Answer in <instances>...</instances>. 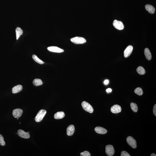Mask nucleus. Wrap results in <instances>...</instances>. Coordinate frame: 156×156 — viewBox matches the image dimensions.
<instances>
[{
	"mask_svg": "<svg viewBox=\"0 0 156 156\" xmlns=\"http://www.w3.org/2000/svg\"><path fill=\"white\" fill-rule=\"evenodd\" d=\"M133 50V47L132 45H129L125 49L124 51V57L127 58L129 57L132 54Z\"/></svg>",
	"mask_w": 156,
	"mask_h": 156,
	"instance_id": "obj_10",
	"label": "nucleus"
},
{
	"mask_svg": "<svg viewBox=\"0 0 156 156\" xmlns=\"http://www.w3.org/2000/svg\"><path fill=\"white\" fill-rule=\"evenodd\" d=\"M23 89V87L21 85H18L13 87L12 89L13 93L15 94L18 93L19 92L22 91Z\"/></svg>",
	"mask_w": 156,
	"mask_h": 156,
	"instance_id": "obj_14",
	"label": "nucleus"
},
{
	"mask_svg": "<svg viewBox=\"0 0 156 156\" xmlns=\"http://www.w3.org/2000/svg\"><path fill=\"white\" fill-rule=\"evenodd\" d=\"M33 83L35 86H38L42 85L43 82L40 79H35L33 81Z\"/></svg>",
	"mask_w": 156,
	"mask_h": 156,
	"instance_id": "obj_18",
	"label": "nucleus"
},
{
	"mask_svg": "<svg viewBox=\"0 0 156 156\" xmlns=\"http://www.w3.org/2000/svg\"><path fill=\"white\" fill-rule=\"evenodd\" d=\"M71 41L72 43L76 44H83L86 43V40L84 38L81 37L76 36L71 38Z\"/></svg>",
	"mask_w": 156,
	"mask_h": 156,
	"instance_id": "obj_1",
	"label": "nucleus"
},
{
	"mask_svg": "<svg viewBox=\"0 0 156 156\" xmlns=\"http://www.w3.org/2000/svg\"><path fill=\"white\" fill-rule=\"evenodd\" d=\"M82 106L85 111L90 113H92L93 112V107L90 104L85 101L82 102Z\"/></svg>",
	"mask_w": 156,
	"mask_h": 156,
	"instance_id": "obj_3",
	"label": "nucleus"
},
{
	"mask_svg": "<svg viewBox=\"0 0 156 156\" xmlns=\"http://www.w3.org/2000/svg\"><path fill=\"white\" fill-rule=\"evenodd\" d=\"M74 126L73 125L69 126L67 128V134L68 136H72L75 132Z\"/></svg>",
	"mask_w": 156,
	"mask_h": 156,
	"instance_id": "obj_13",
	"label": "nucleus"
},
{
	"mask_svg": "<svg viewBox=\"0 0 156 156\" xmlns=\"http://www.w3.org/2000/svg\"><path fill=\"white\" fill-rule=\"evenodd\" d=\"M150 156H156V154L154 153H152L151 154V155H150Z\"/></svg>",
	"mask_w": 156,
	"mask_h": 156,
	"instance_id": "obj_30",
	"label": "nucleus"
},
{
	"mask_svg": "<svg viewBox=\"0 0 156 156\" xmlns=\"http://www.w3.org/2000/svg\"><path fill=\"white\" fill-rule=\"evenodd\" d=\"M137 72L140 75H143L145 74V71L143 67L140 66L138 67L136 69Z\"/></svg>",
	"mask_w": 156,
	"mask_h": 156,
	"instance_id": "obj_20",
	"label": "nucleus"
},
{
	"mask_svg": "<svg viewBox=\"0 0 156 156\" xmlns=\"http://www.w3.org/2000/svg\"><path fill=\"white\" fill-rule=\"evenodd\" d=\"M47 112L45 110H40L37 114L35 118V121L36 122H40L45 116Z\"/></svg>",
	"mask_w": 156,
	"mask_h": 156,
	"instance_id": "obj_2",
	"label": "nucleus"
},
{
	"mask_svg": "<svg viewBox=\"0 0 156 156\" xmlns=\"http://www.w3.org/2000/svg\"><path fill=\"white\" fill-rule=\"evenodd\" d=\"M23 112L22 109H15L13 111V115L15 118H20L22 115Z\"/></svg>",
	"mask_w": 156,
	"mask_h": 156,
	"instance_id": "obj_8",
	"label": "nucleus"
},
{
	"mask_svg": "<svg viewBox=\"0 0 156 156\" xmlns=\"http://www.w3.org/2000/svg\"><path fill=\"white\" fill-rule=\"evenodd\" d=\"M144 54L146 58L148 60L150 61L151 60L152 58V55L151 52H150L149 49L148 48H146L144 49Z\"/></svg>",
	"mask_w": 156,
	"mask_h": 156,
	"instance_id": "obj_16",
	"label": "nucleus"
},
{
	"mask_svg": "<svg viewBox=\"0 0 156 156\" xmlns=\"http://www.w3.org/2000/svg\"><path fill=\"white\" fill-rule=\"evenodd\" d=\"M134 92L136 94L139 96L142 95L143 93V90L142 88L140 87L136 88L134 90Z\"/></svg>",
	"mask_w": 156,
	"mask_h": 156,
	"instance_id": "obj_23",
	"label": "nucleus"
},
{
	"mask_svg": "<svg viewBox=\"0 0 156 156\" xmlns=\"http://www.w3.org/2000/svg\"><path fill=\"white\" fill-rule=\"evenodd\" d=\"M111 112L113 113H118L121 112V108L120 106L115 105L111 107Z\"/></svg>",
	"mask_w": 156,
	"mask_h": 156,
	"instance_id": "obj_11",
	"label": "nucleus"
},
{
	"mask_svg": "<svg viewBox=\"0 0 156 156\" xmlns=\"http://www.w3.org/2000/svg\"><path fill=\"white\" fill-rule=\"evenodd\" d=\"M32 58L34 60L36 63L39 64H43L44 63L43 61L40 60L35 55H33L32 56Z\"/></svg>",
	"mask_w": 156,
	"mask_h": 156,
	"instance_id": "obj_22",
	"label": "nucleus"
},
{
	"mask_svg": "<svg viewBox=\"0 0 156 156\" xmlns=\"http://www.w3.org/2000/svg\"><path fill=\"white\" fill-rule=\"evenodd\" d=\"M27 133H28L29 134V133H30V132H27Z\"/></svg>",
	"mask_w": 156,
	"mask_h": 156,
	"instance_id": "obj_31",
	"label": "nucleus"
},
{
	"mask_svg": "<svg viewBox=\"0 0 156 156\" xmlns=\"http://www.w3.org/2000/svg\"><path fill=\"white\" fill-rule=\"evenodd\" d=\"M95 130L96 133L99 134H104L107 132V131L106 129L99 126L96 127L95 129Z\"/></svg>",
	"mask_w": 156,
	"mask_h": 156,
	"instance_id": "obj_12",
	"label": "nucleus"
},
{
	"mask_svg": "<svg viewBox=\"0 0 156 156\" xmlns=\"http://www.w3.org/2000/svg\"><path fill=\"white\" fill-rule=\"evenodd\" d=\"M80 155L81 156H90L91 154L89 152L87 151H85L80 154Z\"/></svg>",
	"mask_w": 156,
	"mask_h": 156,
	"instance_id": "obj_25",
	"label": "nucleus"
},
{
	"mask_svg": "<svg viewBox=\"0 0 156 156\" xmlns=\"http://www.w3.org/2000/svg\"><path fill=\"white\" fill-rule=\"evenodd\" d=\"M109 82V81L108 80H106L104 82V83L105 85H107L108 84Z\"/></svg>",
	"mask_w": 156,
	"mask_h": 156,
	"instance_id": "obj_29",
	"label": "nucleus"
},
{
	"mask_svg": "<svg viewBox=\"0 0 156 156\" xmlns=\"http://www.w3.org/2000/svg\"><path fill=\"white\" fill-rule=\"evenodd\" d=\"M113 25L115 27L119 30H121L124 28V26L123 23L120 21L115 20L113 21Z\"/></svg>",
	"mask_w": 156,
	"mask_h": 156,
	"instance_id": "obj_6",
	"label": "nucleus"
},
{
	"mask_svg": "<svg viewBox=\"0 0 156 156\" xmlns=\"http://www.w3.org/2000/svg\"><path fill=\"white\" fill-rule=\"evenodd\" d=\"M17 119H18H18H18V118H17Z\"/></svg>",
	"mask_w": 156,
	"mask_h": 156,
	"instance_id": "obj_32",
	"label": "nucleus"
},
{
	"mask_svg": "<svg viewBox=\"0 0 156 156\" xmlns=\"http://www.w3.org/2000/svg\"><path fill=\"white\" fill-rule=\"evenodd\" d=\"M130 107L131 109L134 112L136 113L137 112L138 108L137 105L135 103H131L130 104Z\"/></svg>",
	"mask_w": 156,
	"mask_h": 156,
	"instance_id": "obj_21",
	"label": "nucleus"
},
{
	"mask_svg": "<svg viewBox=\"0 0 156 156\" xmlns=\"http://www.w3.org/2000/svg\"><path fill=\"white\" fill-rule=\"evenodd\" d=\"M106 91L108 93H110L112 91V89L111 88H108L106 90Z\"/></svg>",
	"mask_w": 156,
	"mask_h": 156,
	"instance_id": "obj_28",
	"label": "nucleus"
},
{
	"mask_svg": "<svg viewBox=\"0 0 156 156\" xmlns=\"http://www.w3.org/2000/svg\"><path fill=\"white\" fill-rule=\"evenodd\" d=\"M5 142L4 140V138L0 134V144L1 146H4L5 145Z\"/></svg>",
	"mask_w": 156,
	"mask_h": 156,
	"instance_id": "obj_24",
	"label": "nucleus"
},
{
	"mask_svg": "<svg viewBox=\"0 0 156 156\" xmlns=\"http://www.w3.org/2000/svg\"><path fill=\"white\" fill-rule=\"evenodd\" d=\"M127 142L131 147L134 149L137 147L136 142L132 136H129L126 139Z\"/></svg>",
	"mask_w": 156,
	"mask_h": 156,
	"instance_id": "obj_4",
	"label": "nucleus"
},
{
	"mask_svg": "<svg viewBox=\"0 0 156 156\" xmlns=\"http://www.w3.org/2000/svg\"><path fill=\"white\" fill-rule=\"evenodd\" d=\"M17 134L20 137L23 138L28 139L30 137L29 134L22 130H19L17 131Z\"/></svg>",
	"mask_w": 156,
	"mask_h": 156,
	"instance_id": "obj_9",
	"label": "nucleus"
},
{
	"mask_svg": "<svg viewBox=\"0 0 156 156\" xmlns=\"http://www.w3.org/2000/svg\"><path fill=\"white\" fill-rule=\"evenodd\" d=\"M65 114L63 112H59L55 114L54 118L57 119H61L65 117Z\"/></svg>",
	"mask_w": 156,
	"mask_h": 156,
	"instance_id": "obj_17",
	"label": "nucleus"
},
{
	"mask_svg": "<svg viewBox=\"0 0 156 156\" xmlns=\"http://www.w3.org/2000/svg\"><path fill=\"white\" fill-rule=\"evenodd\" d=\"M115 151L113 145H108L106 147V153L108 155L112 156L114 155Z\"/></svg>",
	"mask_w": 156,
	"mask_h": 156,
	"instance_id": "obj_5",
	"label": "nucleus"
},
{
	"mask_svg": "<svg viewBox=\"0 0 156 156\" xmlns=\"http://www.w3.org/2000/svg\"><path fill=\"white\" fill-rule=\"evenodd\" d=\"M17 40H18L20 36L22 34V30L20 27H17L16 29Z\"/></svg>",
	"mask_w": 156,
	"mask_h": 156,
	"instance_id": "obj_19",
	"label": "nucleus"
},
{
	"mask_svg": "<svg viewBox=\"0 0 156 156\" xmlns=\"http://www.w3.org/2000/svg\"><path fill=\"white\" fill-rule=\"evenodd\" d=\"M145 9L149 13L151 14L154 13L155 9L152 6L149 5H147L145 6Z\"/></svg>",
	"mask_w": 156,
	"mask_h": 156,
	"instance_id": "obj_15",
	"label": "nucleus"
},
{
	"mask_svg": "<svg viewBox=\"0 0 156 156\" xmlns=\"http://www.w3.org/2000/svg\"><path fill=\"white\" fill-rule=\"evenodd\" d=\"M121 156H130L131 155L127 151H124L121 152Z\"/></svg>",
	"mask_w": 156,
	"mask_h": 156,
	"instance_id": "obj_26",
	"label": "nucleus"
},
{
	"mask_svg": "<svg viewBox=\"0 0 156 156\" xmlns=\"http://www.w3.org/2000/svg\"><path fill=\"white\" fill-rule=\"evenodd\" d=\"M47 49L50 51L54 53H61L64 51V50L56 46H51L48 47Z\"/></svg>",
	"mask_w": 156,
	"mask_h": 156,
	"instance_id": "obj_7",
	"label": "nucleus"
},
{
	"mask_svg": "<svg viewBox=\"0 0 156 156\" xmlns=\"http://www.w3.org/2000/svg\"><path fill=\"white\" fill-rule=\"evenodd\" d=\"M153 112L154 115L156 116V105H154L153 109Z\"/></svg>",
	"mask_w": 156,
	"mask_h": 156,
	"instance_id": "obj_27",
	"label": "nucleus"
}]
</instances>
